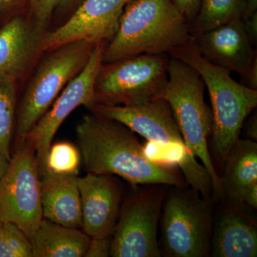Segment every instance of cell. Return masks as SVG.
<instances>
[{
  "label": "cell",
  "mask_w": 257,
  "mask_h": 257,
  "mask_svg": "<svg viewBox=\"0 0 257 257\" xmlns=\"http://www.w3.org/2000/svg\"><path fill=\"white\" fill-rule=\"evenodd\" d=\"M76 135L88 173L119 176L133 186H189L175 163L151 158L133 132L119 121L86 114L76 126Z\"/></svg>",
  "instance_id": "6da1fadb"
},
{
  "label": "cell",
  "mask_w": 257,
  "mask_h": 257,
  "mask_svg": "<svg viewBox=\"0 0 257 257\" xmlns=\"http://www.w3.org/2000/svg\"><path fill=\"white\" fill-rule=\"evenodd\" d=\"M173 0H131L107 47L103 63L142 54H170L192 40L191 25Z\"/></svg>",
  "instance_id": "7a4b0ae2"
},
{
  "label": "cell",
  "mask_w": 257,
  "mask_h": 257,
  "mask_svg": "<svg viewBox=\"0 0 257 257\" xmlns=\"http://www.w3.org/2000/svg\"><path fill=\"white\" fill-rule=\"evenodd\" d=\"M169 55L195 69L207 88L212 112L211 149L216 160L223 165L239 139L245 120L256 109L257 90L236 82L229 69L202 57L192 40Z\"/></svg>",
  "instance_id": "3957f363"
},
{
  "label": "cell",
  "mask_w": 257,
  "mask_h": 257,
  "mask_svg": "<svg viewBox=\"0 0 257 257\" xmlns=\"http://www.w3.org/2000/svg\"><path fill=\"white\" fill-rule=\"evenodd\" d=\"M93 113L119 121L133 133L167 150L169 160L179 167L187 184L205 199H212V182L204 166L199 163L184 143L169 103L159 98L135 106L96 103Z\"/></svg>",
  "instance_id": "277c9868"
},
{
  "label": "cell",
  "mask_w": 257,
  "mask_h": 257,
  "mask_svg": "<svg viewBox=\"0 0 257 257\" xmlns=\"http://www.w3.org/2000/svg\"><path fill=\"white\" fill-rule=\"evenodd\" d=\"M205 84L200 74L188 64L171 57L168 81L161 98L169 103L186 146L199 158L210 176L213 201L224 199L221 177L209 150L212 112L204 99Z\"/></svg>",
  "instance_id": "5b68a950"
},
{
  "label": "cell",
  "mask_w": 257,
  "mask_h": 257,
  "mask_svg": "<svg viewBox=\"0 0 257 257\" xmlns=\"http://www.w3.org/2000/svg\"><path fill=\"white\" fill-rule=\"evenodd\" d=\"M213 203L189 186H169L160 218L162 256H210Z\"/></svg>",
  "instance_id": "8992f818"
},
{
  "label": "cell",
  "mask_w": 257,
  "mask_h": 257,
  "mask_svg": "<svg viewBox=\"0 0 257 257\" xmlns=\"http://www.w3.org/2000/svg\"><path fill=\"white\" fill-rule=\"evenodd\" d=\"M168 54H142L102 63L94 84L96 103L135 106L161 98L168 81Z\"/></svg>",
  "instance_id": "52a82bcc"
},
{
  "label": "cell",
  "mask_w": 257,
  "mask_h": 257,
  "mask_svg": "<svg viewBox=\"0 0 257 257\" xmlns=\"http://www.w3.org/2000/svg\"><path fill=\"white\" fill-rule=\"evenodd\" d=\"M95 44L78 40L51 51L29 84L17 116L20 143L48 111L69 81L82 70Z\"/></svg>",
  "instance_id": "ba28073f"
},
{
  "label": "cell",
  "mask_w": 257,
  "mask_h": 257,
  "mask_svg": "<svg viewBox=\"0 0 257 257\" xmlns=\"http://www.w3.org/2000/svg\"><path fill=\"white\" fill-rule=\"evenodd\" d=\"M135 185L125 198L111 238L110 256L160 257L159 223L169 186Z\"/></svg>",
  "instance_id": "9c48e42d"
},
{
  "label": "cell",
  "mask_w": 257,
  "mask_h": 257,
  "mask_svg": "<svg viewBox=\"0 0 257 257\" xmlns=\"http://www.w3.org/2000/svg\"><path fill=\"white\" fill-rule=\"evenodd\" d=\"M42 219L36 152L33 144L25 140L0 179V220L16 225L31 241Z\"/></svg>",
  "instance_id": "30bf717a"
},
{
  "label": "cell",
  "mask_w": 257,
  "mask_h": 257,
  "mask_svg": "<svg viewBox=\"0 0 257 257\" xmlns=\"http://www.w3.org/2000/svg\"><path fill=\"white\" fill-rule=\"evenodd\" d=\"M104 43L95 44L84 68L69 81L52 108L40 118L25 139L35 147L40 177L45 173L47 155L52 140L66 118L79 106L91 109L96 104L94 84L103 63Z\"/></svg>",
  "instance_id": "8fae6325"
},
{
  "label": "cell",
  "mask_w": 257,
  "mask_h": 257,
  "mask_svg": "<svg viewBox=\"0 0 257 257\" xmlns=\"http://www.w3.org/2000/svg\"><path fill=\"white\" fill-rule=\"evenodd\" d=\"M192 43L202 57L241 75L246 87L257 89L256 51L236 19L203 33L193 35Z\"/></svg>",
  "instance_id": "7c38bea8"
},
{
  "label": "cell",
  "mask_w": 257,
  "mask_h": 257,
  "mask_svg": "<svg viewBox=\"0 0 257 257\" xmlns=\"http://www.w3.org/2000/svg\"><path fill=\"white\" fill-rule=\"evenodd\" d=\"M131 0H84L69 20L46 34L42 51H52L78 40L96 44L111 41L119 28L120 19Z\"/></svg>",
  "instance_id": "4fadbf2b"
},
{
  "label": "cell",
  "mask_w": 257,
  "mask_h": 257,
  "mask_svg": "<svg viewBox=\"0 0 257 257\" xmlns=\"http://www.w3.org/2000/svg\"><path fill=\"white\" fill-rule=\"evenodd\" d=\"M83 231L90 238L111 237L119 218L121 189L112 175L78 177Z\"/></svg>",
  "instance_id": "5bb4252c"
},
{
  "label": "cell",
  "mask_w": 257,
  "mask_h": 257,
  "mask_svg": "<svg viewBox=\"0 0 257 257\" xmlns=\"http://www.w3.org/2000/svg\"><path fill=\"white\" fill-rule=\"evenodd\" d=\"M45 30L22 17L0 29V80L17 82L42 51Z\"/></svg>",
  "instance_id": "9a60e30c"
},
{
  "label": "cell",
  "mask_w": 257,
  "mask_h": 257,
  "mask_svg": "<svg viewBox=\"0 0 257 257\" xmlns=\"http://www.w3.org/2000/svg\"><path fill=\"white\" fill-rule=\"evenodd\" d=\"M242 206L228 204L214 220L210 256L256 257V221Z\"/></svg>",
  "instance_id": "2e32d148"
},
{
  "label": "cell",
  "mask_w": 257,
  "mask_h": 257,
  "mask_svg": "<svg viewBox=\"0 0 257 257\" xmlns=\"http://www.w3.org/2000/svg\"><path fill=\"white\" fill-rule=\"evenodd\" d=\"M77 178V176L50 173L40 177L44 219L67 227L82 228V202Z\"/></svg>",
  "instance_id": "e0dca14e"
},
{
  "label": "cell",
  "mask_w": 257,
  "mask_h": 257,
  "mask_svg": "<svg viewBox=\"0 0 257 257\" xmlns=\"http://www.w3.org/2000/svg\"><path fill=\"white\" fill-rule=\"evenodd\" d=\"M221 177L224 199L242 206L245 190L257 181V144L239 139L225 159Z\"/></svg>",
  "instance_id": "ac0fdd59"
},
{
  "label": "cell",
  "mask_w": 257,
  "mask_h": 257,
  "mask_svg": "<svg viewBox=\"0 0 257 257\" xmlns=\"http://www.w3.org/2000/svg\"><path fill=\"white\" fill-rule=\"evenodd\" d=\"M90 241L79 229L43 218L31 239L33 257H83Z\"/></svg>",
  "instance_id": "d6986e66"
},
{
  "label": "cell",
  "mask_w": 257,
  "mask_h": 257,
  "mask_svg": "<svg viewBox=\"0 0 257 257\" xmlns=\"http://www.w3.org/2000/svg\"><path fill=\"white\" fill-rule=\"evenodd\" d=\"M246 13L245 0H201L191 31L203 33L241 19Z\"/></svg>",
  "instance_id": "ffe728a7"
},
{
  "label": "cell",
  "mask_w": 257,
  "mask_h": 257,
  "mask_svg": "<svg viewBox=\"0 0 257 257\" xmlns=\"http://www.w3.org/2000/svg\"><path fill=\"white\" fill-rule=\"evenodd\" d=\"M16 106V82L0 80V153L10 161Z\"/></svg>",
  "instance_id": "44dd1931"
},
{
  "label": "cell",
  "mask_w": 257,
  "mask_h": 257,
  "mask_svg": "<svg viewBox=\"0 0 257 257\" xmlns=\"http://www.w3.org/2000/svg\"><path fill=\"white\" fill-rule=\"evenodd\" d=\"M81 160L80 151L73 144L60 142L51 145L47 155L45 173L77 176Z\"/></svg>",
  "instance_id": "7402d4cb"
},
{
  "label": "cell",
  "mask_w": 257,
  "mask_h": 257,
  "mask_svg": "<svg viewBox=\"0 0 257 257\" xmlns=\"http://www.w3.org/2000/svg\"><path fill=\"white\" fill-rule=\"evenodd\" d=\"M0 257H33L30 239L9 221H3L0 231Z\"/></svg>",
  "instance_id": "603a6c76"
},
{
  "label": "cell",
  "mask_w": 257,
  "mask_h": 257,
  "mask_svg": "<svg viewBox=\"0 0 257 257\" xmlns=\"http://www.w3.org/2000/svg\"><path fill=\"white\" fill-rule=\"evenodd\" d=\"M60 3V0H35L32 8L36 18V24L42 30L46 28L54 10Z\"/></svg>",
  "instance_id": "cb8c5ba5"
},
{
  "label": "cell",
  "mask_w": 257,
  "mask_h": 257,
  "mask_svg": "<svg viewBox=\"0 0 257 257\" xmlns=\"http://www.w3.org/2000/svg\"><path fill=\"white\" fill-rule=\"evenodd\" d=\"M111 238H91L84 257L110 256Z\"/></svg>",
  "instance_id": "d4e9b609"
},
{
  "label": "cell",
  "mask_w": 257,
  "mask_h": 257,
  "mask_svg": "<svg viewBox=\"0 0 257 257\" xmlns=\"http://www.w3.org/2000/svg\"><path fill=\"white\" fill-rule=\"evenodd\" d=\"M173 2L189 22L194 21L199 11L201 0H173Z\"/></svg>",
  "instance_id": "484cf974"
},
{
  "label": "cell",
  "mask_w": 257,
  "mask_h": 257,
  "mask_svg": "<svg viewBox=\"0 0 257 257\" xmlns=\"http://www.w3.org/2000/svg\"><path fill=\"white\" fill-rule=\"evenodd\" d=\"M245 32L253 45H256L257 41V13L246 14L241 18Z\"/></svg>",
  "instance_id": "4316f807"
},
{
  "label": "cell",
  "mask_w": 257,
  "mask_h": 257,
  "mask_svg": "<svg viewBox=\"0 0 257 257\" xmlns=\"http://www.w3.org/2000/svg\"><path fill=\"white\" fill-rule=\"evenodd\" d=\"M243 206L257 209V181L253 182L245 190L243 196Z\"/></svg>",
  "instance_id": "83f0119b"
},
{
  "label": "cell",
  "mask_w": 257,
  "mask_h": 257,
  "mask_svg": "<svg viewBox=\"0 0 257 257\" xmlns=\"http://www.w3.org/2000/svg\"><path fill=\"white\" fill-rule=\"evenodd\" d=\"M244 131L249 140L256 142L257 140V116L256 114H253L244 126Z\"/></svg>",
  "instance_id": "f1b7e54d"
},
{
  "label": "cell",
  "mask_w": 257,
  "mask_h": 257,
  "mask_svg": "<svg viewBox=\"0 0 257 257\" xmlns=\"http://www.w3.org/2000/svg\"><path fill=\"white\" fill-rule=\"evenodd\" d=\"M24 0H0V14L12 11L23 5Z\"/></svg>",
  "instance_id": "f546056e"
},
{
  "label": "cell",
  "mask_w": 257,
  "mask_h": 257,
  "mask_svg": "<svg viewBox=\"0 0 257 257\" xmlns=\"http://www.w3.org/2000/svg\"><path fill=\"white\" fill-rule=\"evenodd\" d=\"M84 0H60L58 7L62 11H69L77 9Z\"/></svg>",
  "instance_id": "4dcf8cb0"
},
{
  "label": "cell",
  "mask_w": 257,
  "mask_h": 257,
  "mask_svg": "<svg viewBox=\"0 0 257 257\" xmlns=\"http://www.w3.org/2000/svg\"><path fill=\"white\" fill-rule=\"evenodd\" d=\"M10 160L0 153V179L3 177L9 167Z\"/></svg>",
  "instance_id": "1f68e13d"
},
{
  "label": "cell",
  "mask_w": 257,
  "mask_h": 257,
  "mask_svg": "<svg viewBox=\"0 0 257 257\" xmlns=\"http://www.w3.org/2000/svg\"><path fill=\"white\" fill-rule=\"evenodd\" d=\"M246 5V14H251V13L256 12L257 10V0H245Z\"/></svg>",
  "instance_id": "d6a6232c"
},
{
  "label": "cell",
  "mask_w": 257,
  "mask_h": 257,
  "mask_svg": "<svg viewBox=\"0 0 257 257\" xmlns=\"http://www.w3.org/2000/svg\"><path fill=\"white\" fill-rule=\"evenodd\" d=\"M29 2H30V5H31V7H32V5H33L34 3H35V0H28Z\"/></svg>",
  "instance_id": "836d02e7"
},
{
  "label": "cell",
  "mask_w": 257,
  "mask_h": 257,
  "mask_svg": "<svg viewBox=\"0 0 257 257\" xmlns=\"http://www.w3.org/2000/svg\"><path fill=\"white\" fill-rule=\"evenodd\" d=\"M3 221L0 220V231H1L2 226H3Z\"/></svg>",
  "instance_id": "e575fe53"
}]
</instances>
